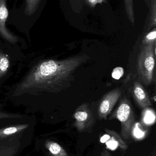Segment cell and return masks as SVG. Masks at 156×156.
<instances>
[{
    "mask_svg": "<svg viewBox=\"0 0 156 156\" xmlns=\"http://www.w3.org/2000/svg\"><path fill=\"white\" fill-rule=\"evenodd\" d=\"M156 32L155 30L149 33L147 35L143 41L142 46L150 44H156Z\"/></svg>",
    "mask_w": 156,
    "mask_h": 156,
    "instance_id": "4fadbf2b",
    "label": "cell"
},
{
    "mask_svg": "<svg viewBox=\"0 0 156 156\" xmlns=\"http://www.w3.org/2000/svg\"><path fill=\"white\" fill-rule=\"evenodd\" d=\"M89 2L93 4H97V3L101 2L102 0H89Z\"/></svg>",
    "mask_w": 156,
    "mask_h": 156,
    "instance_id": "ac0fdd59",
    "label": "cell"
},
{
    "mask_svg": "<svg viewBox=\"0 0 156 156\" xmlns=\"http://www.w3.org/2000/svg\"><path fill=\"white\" fill-rule=\"evenodd\" d=\"M45 149L52 156H68L66 150L58 143L47 139L44 144Z\"/></svg>",
    "mask_w": 156,
    "mask_h": 156,
    "instance_id": "30bf717a",
    "label": "cell"
},
{
    "mask_svg": "<svg viewBox=\"0 0 156 156\" xmlns=\"http://www.w3.org/2000/svg\"><path fill=\"white\" fill-rule=\"evenodd\" d=\"M74 126L79 132H84L90 128L94 124V119L88 103H83L76 109L73 115Z\"/></svg>",
    "mask_w": 156,
    "mask_h": 156,
    "instance_id": "277c9868",
    "label": "cell"
},
{
    "mask_svg": "<svg viewBox=\"0 0 156 156\" xmlns=\"http://www.w3.org/2000/svg\"><path fill=\"white\" fill-rule=\"evenodd\" d=\"M147 112L145 113L144 117V121L147 124L152 123L155 119V116L154 114H153V112L150 111H147Z\"/></svg>",
    "mask_w": 156,
    "mask_h": 156,
    "instance_id": "9a60e30c",
    "label": "cell"
},
{
    "mask_svg": "<svg viewBox=\"0 0 156 156\" xmlns=\"http://www.w3.org/2000/svg\"><path fill=\"white\" fill-rule=\"evenodd\" d=\"M89 59L86 54H81L62 60L49 59L40 62L17 84L13 95L62 91L71 86L76 70Z\"/></svg>",
    "mask_w": 156,
    "mask_h": 156,
    "instance_id": "6da1fadb",
    "label": "cell"
},
{
    "mask_svg": "<svg viewBox=\"0 0 156 156\" xmlns=\"http://www.w3.org/2000/svg\"><path fill=\"white\" fill-rule=\"evenodd\" d=\"M111 117L118 119L121 122L120 135L122 138L125 140L130 139L135 121L134 112L130 101L125 98L123 99Z\"/></svg>",
    "mask_w": 156,
    "mask_h": 156,
    "instance_id": "3957f363",
    "label": "cell"
},
{
    "mask_svg": "<svg viewBox=\"0 0 156 156\" xmlns=\"http://www.w3.org/2000/svg\"><path fill=\"white\" fill-rule=\"evenodd\" d=\"M105 132L106 134L102 137L101 142L106 143L109 148L114 149L119 147L123 150L128 149V146L117 132L107 128L105 129Z\"/></svg>",
    "mask_w": 156,
    "mask_h": 156,
    "instance_id": "52a82bcc",
    "label": "cell"
},
{
    "mask_svg": "<svg viewBox=\"0 0 156 156\" xmlns=\"http://www.w3.org/2000/svg\"><path fill=\"white\" fill-rule=\"evenodd\" d=\"M124 74V69L121 67L115 68L113 70L112 76L114 79L119 80L122 76Z\"/></svg>",
    "mask_w": 156,
    "mask_h": 156,
    "instance_id": "5bb4252c",
    "label": "cell"
},
{
    "mask_svg": "<svg viewBox=\"0 0 156 156\" xmlns=\"http://www.w3.org/2000/svg\"><path fill=\"white\" fill-rule=\"evenodd\" d=\"M122 95V91L119 88H115L106 93L102 98L98 107V114L100 119L106 120L108 115Z\"/></svg>",
    "mask_w": 156,
    "mask_h": 156,
    "instance_id": "5b68a950",
    "label": "cell"
},
{
    "mask_svg": "<svg viewBox=\"0 0 156 156\" xmlns=\"http://www.w3.org/2000/svg\"><path fill=\"white\" fill-rule=\"evenodd\" d=\"M41 0H26L25 14L31 16L37 10Z\"/></svg>",
    "mask_w": 156,
    "mask_h": 156,
    "instance_id": "7c38bea8",
    "label": "cell"
},
{
    "mask_svg": "<svg viewBox=\"0 0 156 156\" xmlns=\"http://www.w3.org/2000/svg\"><path fill=\"white\" fill-rule=\"evenodd\" d=\"M156 44L142 46L138 55L137 71L139 79L149 85L154 80L155 67Z\"/></svg>",
    "mask_w": 156,
    "mask_h": 156,
    "instance_id": "7a4b0ae2",
    "label": "cell"
},
{
    "mask_svg": "<svg viewBox=\"0 0 156 156\" xmlns=\"http://www.w3.org/2000/svg\"><path fill=\"white\" fill-rule=\"evenodd\" d=\"M22 116L17 114L7 113L0 112V119H14V118H21Z\"/></svg>",
    "mask_w": 156,
    "mask_h": 156,
    "instance_id": "2e32d148",
    "label": "cell"
},
{
    "mask_svg": "<svg viewBox=\"0 0 156 156\" xmlns=\"http://www.w3.org/2000/svg\"><path fill=\"white\" fill-rule=\"evenodd\" d=\"M132 94L136 102L140 108L145 109L152 105L148 93L139 82L136 81L134 83Z\"/></svg>",
    "mask_w": 156,
    "mask_h": 156,
    "instance_id": "ba28073f",
    "label": "cell"
},
{
    "mask_svg": "<svg viewBox=\"0 0 156 156\" xmlns=\"http://www.w3.org/2000/svg\"><path fill=\"white\" fill-rule=\"evenodd\" d=\"M99 156H112L110 152L106 149H103Z\"/></svg>",
    "mask_w": 156,
    "mask_h": 156,
    "instance_id": "e0dca14e",
    "label": "cell"
},
{
    "mask_svg": "<svg viewBox=\"0 0 156 156\" xmlns=\"http://www.w3.org/2000/svg\"><path fill=\"white\" fill-rule=\"evenodd\" d=\"M28 124H18L0 129V141L20 137L27 128Z\"/></svg>",
    "mask_w": 156,
    "mask_h": 156,
    "instance_id": "9c48e42d",
    "label": "cell"
},
{
    "mask_svg": "<svg viewBox=\"0 0 156 156\" xmlns=\"http://www.w3.org/2000/svg\"><path fill=\"white\" fill-rule=\"evenodd\" d=\"M8 16V11L6 7V0H0V35L10 43L15 44L18 41V38L5 27V22Z\"/></svg>",
    "mask_w": 156,
    "mask_h": 156,
    "instance_id": "8992f818",
    "label": "cell"
},
{
    "mask_svg": "<svg viewBox=\"0 0 156 156\" xmlns=\"http://www.w3.org/2000/svg\"><path fill=\"white\" fill-rule=\"evenodd\" d=\"M10 65V59L8 55L0 51V79L7 72Z\"/></svg>",
    "mask_w": 156,
    "mask_h": 156,
    "instance_id": "8fae6325",
    "label": "cell"
}]
</instances>
